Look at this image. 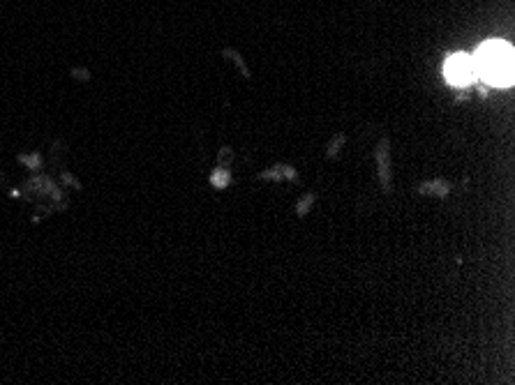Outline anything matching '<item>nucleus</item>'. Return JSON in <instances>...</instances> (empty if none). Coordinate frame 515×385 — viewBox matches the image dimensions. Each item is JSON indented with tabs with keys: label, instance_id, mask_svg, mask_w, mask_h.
I'll use <instances>...</instances> for the list:
<instances>
[{
	"label": "nucleus",
	"instance_id": "1",
	"mask_svg": "<svg viewBox=\"0 0 515 385\" xmlns=\"http://www.w3.org/2000/svg\"><path fill=\"white\" fill-rule=\"evenodd\" d=\"M472 58L476 65V79L502 88L513 83V47L509 42H485Z\"/></svg>",
	"mask_w": 515,
	"mask_h": 385
},
{
	"label": "nucleus",
	"instance_id": "2",
	"mask_svg": "<svg viewBox=\"0 0 515 385\" xmlns=\"http://www.w3.org/2000/svg\"><path fill=\"white\" fill-rule=\"evenodd\" d=\"M444 74H446V79H449V83H453V86H458V88L469 86V83L476 81L474 58L467 54L451 56L444 65Z\"/></svg>",
	"mask_w": 515,
	"mask_h": 385
}]
</instances>
